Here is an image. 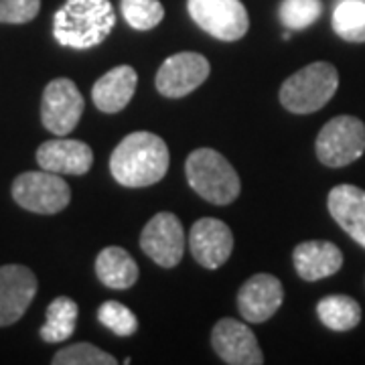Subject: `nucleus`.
Wrapping results in <instances>:
<instances>
[{"instance_id": "20", "label": "nucleus", "mask_w": 365, "mask_h": 365, "mask_svg": "<svg viewBox=\"0 0 365 365\" xmlns=\"http://www.w3.org/2000/svg\"><path fill=\"white\" fill-rule=\"evenodd\" d=\"M317 314L331 331H351L361 321V307L347 294H331L319 300Z\"/></svg>"}, {"instance_id": "5", "label": "nucleus", "mask_w": 365, "mask_h": 365, "mask_svg": "<svg viewBox=\"0 0 365 365\" xmlns=\"http://www.w3.org/2000/svg\"><path fill=\"white\" fill-rule=\"evenodd\" d=\"M314 148L325 167H347L365 153V124L355 116L333 118L321 128Z\"/></svg>"}, {"instance_id": "16", "label": "nucleus", "mask_w": 365, "mask_h": 365, "mask_svg": "<svg viewBox=\"0 0 365 365\" xmlns=\"http://www.w3.org/2000/svg\"><path fill=\"white\" fill-rule=\"evenodd\" d=\"M327 207L341 230L365 248V191L355 185H337L331 189Z\"/></svg>"}, {"instance_id": "24", "label": "nucleus", "mask_w": 365, "mask_h": 365, "mask_svg": "<svg viewBox=\"0 0 365 365\" xmlns=\"http://www.w3.org/2000/svg\"><path fill=\"white\" fill-rule=\"evenodd\" d=\"M280 21L290 31L307 29L319 21L323 14V2L321 0H282L280 4Z\"/></svg>"}, {"instance_id": "12", "label": "nucleus", "mask_w": 365, "mask_h": 365, "mask_svg": "<svg viewBox=\"0 0 365 365\" xmlns=\"http://www.w3.org/2000/svg\"><path fill=\"white\" fill-rule=\"evenodd\" d=\"M211 345L220 359L230 365H262V349L254 331L235 319H222L213 327Z\"/></svg>"}, {"instance_id": "1", "label": "nucleus", "mask_w": 365, "mask_h": 365, "mask_svg": "<svg viewBox=\"0 0 365 365\" xmlns=\"http://www.w3.org/2000/svg\"><path fill=\"white\" fill-rule=\"evenodd\" d=\"M167 143L153 132L138 130L124 136L110 157L112 177L122 187L140 189L158 182L169 170Z\"/></svg>"}, {"instance_id": "22", "label": "nucleus", "mask_w": 365, "mask_h": 365, "mask_svg": "<svg viewBox=\"0 0 365 365\" xmlns=\"http://www.w3.org/2000/svg\"><path fill=\"white\" fill-rule=\"evenodd\" d=\"M333 31L347 43H365V0H341L333 11Z\"/></svg>"}, {"instance_id": "11", "label": "nucleus", "mask_w": 365, "mask_h": 365, "mask_svg": "<svg viewBox=\"0 0 365 365\" xmlns=\"http://www.w3.org/2000/svg\"><path fill=\"white\" fill-rule=\"evenodd\" d=\"M37 294V276L21 264L0 266V327L16 323Z\"/></svg>"}, {"instance_id": "10", "label": "nucleus", "mask_w": 365, "mask_h": 365, "mask_svg": "<svg viewBox=\"0 0 365 365\" xmlns=\"http://www.w3.org/2000/svg\"><path fill=\"white\" fill-rule=\"evenodd\" d=\"M209 73L211 66L201 53H175L160 66L155 83L165 98H185L195 91L209 78Z\"/></svg>"}, {"instance_id": "15", "label": "nucleus", "mask_w": 365, "mask_h": 365, "mask_svg": "<svg viewBox=\"0 0 365 365\" xmlns=\"http://www.w3.org/2000/svg\"><path fill=\"white\" fill-rule=\"evenodd\" d=\"M37 163L55 175H86L93 165V153L86 143L71 138L47 140L37 148Z\"/></svg>"}, {"instance_id": "14", "label": "nucleus", "mask_w": 365, "mask_h": 365, "mask_svg": "<svg viewBox=\"0 0 365 365\" xmlns=\"http://www.w3.org/2000/svg\"><path fill=\"white\" fill-rule=\"evenodd\" d=\"M284 288L272 274H254L237 292V311L248 323H266L282 307Z\"/></svg>"}, {"instance_id": "26", "label": "nucleus", "mask_w": 365, "mask_h": 365, "mask_svg": "<svg viewBox=\"0 0 365 365\" xmlns=\"http://www.w3.org/2000/svg\"><path fill=\"white\" fill-rule=\"evenodd\" d=\"M53 365H116L118 361L110 353L98 349L90 343H76L55 353Z\"/></svg>"}, {"instance_id": "18", "label": "nucleus", "mask_w": 365, "mask_h": 365, "mask_svg": "<svg viewBox=\"0 0 365 365\" xmlns=\"http://www.w3.org/2000/svg\"><path fill=\"white\" fill-rule=\"evenodd\" d=\"M138 86V73L130 66H118L104 73L91 88L93 106L104 114H118L130 104Z\"/></svg>"}, {"instance_id": "6", "label": "nucleus", "mask_w": 365, "mask_h": 365, "mask_svg": "<svg viewBox=\"0 0 365 365\" xmlns=\"http://www.w3.org/2000/svg\"><path fill=\"white\" fill-rule=\"evenodd\" d=\"M14 201L26 211L53 215L59 213L71 201V189L61 175L49 170H29L19 175L13 182Z\"/></svg>"}, {"instance_id": "21", "label": "nucleus", "mask_w": 365, "mask_h": 365, "mask_svg": "<svg viewBox=\"0 0 365 365\" xmlns=\"http://www.w3.org/2000/svg\"><path fill=\"white\" fill-rule=\"evenodd\" d=\"M78 314L79 309L76 300H71L69 297H57L47 307V321L39 331L43 341L59 343V341L69 339L76 333Z\"/></svg>"}, {"instance_id": "17", "label": "nucleus", "mask_w": 365, "mask_h": 365, "mask_svg": "<svg viewBox=\"0 0 365 365\" xmlns=\"http://www.w3.org/2000/svg\"><path fill=\"white\" fill-rule=\"evenodd\" d=\"M294 270L302 280L314 282L337 274L343 266V252L333 242H302L292 252Z\"/></svg>"}, {"instance_id": "23", "label": "nucleus", "mask_w": 365, "mask_h": 365, "mask_svg": "<svg viewBox=\"0 0 365 365\" xmlns=\"http://www.w3.org/2000/svg\"><path fill=\"white\" fill-rule=\"evenodd\" d=\"M122 16L136 31H150L165 19L160 0H122Z\"/></svg>"}, {"instance_id": "27", "label": "nucleus", "mask_w": 365, "mask_h": 365, "mask_svg": "<svg viewBox=\"0 0 365 365\" xmlns=\"http://www.w3.org/2000/svg\"><path fill=\"white\" fill-rule=\"evenodd\" d=\"M41 11V0H0V23L25 25Z\"/></svg>"}, {"instance_id": "25", "label": "nucleus", "mask_w": 365, "mask_h": 365, "mask_svg": "<svg viewBox=\"0 0 365 365\" xmlns=\"http://www.w3.org/2000/svg\"><path fill=\"white\" fill-rule=\"evenodd\" d=\"M98 319L118 337H130L138 329V321L130 309L118 300H106L98 309Z\"/></svg>"}, {"instance_id": "3", "label": "nucleus", "mask_w": 365, "mask_h": 365, "mask_svg": "<svg viewBox=\"0 0 365 365\" xmlns=\"http://www.w3.org/2000/svg\"><path fill=\"white\" fill-rule=\"evenodd\" d=\"M187 181L193 187L197 195L213 205H230L234 203L242 182L230 160L213 148H197L185 163Z\"/></svg>"}, {"instance_id": "8", "label": "nucleus", "mask_w": 365, "mask_h": 365, "mask_svg": "<svg viewBox=\"0 0 365 365\" xmlns=\"http://www.w3.org/2000/svg\"><path fill=\"white\" fill-rule=\"evenodd\" d=\"M83 96L78 86L67 78H57L47 83L41 100V122L55 136H67L81 120Z\"/></svg>"}, {"instance_id": "19", "label": "nucleus", "mask_w": 365, "mask_h": 365, "mask_svg": "<svg viewBox=\"0 0 365 365\" xmlns=\"http://www.w3.org/2000/svg\"><path fill=\"white\" fill-rule=\"evenodd\" d=\"M96 274L104 287L114 288V290H128L136 284L140 270L126 250L110 246L98 254Z\"/></svg>"}, {"instance_id": "4", "label": "nucleus", "mask_w": 365, "mask_h": 365, "mask_svg": "<svg viewBox=\"0 0 365 365\" xmlns=\"http://www.w3.org/2000/svg\"><path fill=\"white\" fill-rule=\"evenodd\" d=\"M339 88V73L327 61L299 69L280 88V104L292 114H313L325 108Z\"/></svg>"}, {"instance_id": "9", "label": "nucleus", "mask_w": 365, "mask_h": 365, "mask_svg": "<svg viewBox=\"0 0 365 365\" xmlns=\"http://www.w3.org/2000/svg\"><path fill=\"white\" fill-rule=\"evenodd\" d=\"M140 248L150 260L157 262L163 268L177 266L182 260L185 252V230L181 220L169 211L157 213L144 225Z\"/></svg>"}, {"instance_id": "2", "label": "nucleus", "mask_w": 365, "mask_h": 365, "mask_svg": "<svg viewBox=\"0 0 365 365\" xmlns=\"http://www.w3.org/2000/svg\"><path fill=\"white\" fill-rule=\"evenodd\" d=\"M116 25L110 0H67L55 13L53 35L59 45L91 49L108 39Z\"/></svg>"}, {"instance_id": "13", "label": "nucleus", "mask_w": 365, "mask_h": 365, "mask_svg": "<svg viewBox=\"0 0 365 365\" xmlns=\"http://www.w3.org/2000/svg\"><path fill=\"white\" fill-rule=\"evenodd\" d=\"M191 254L203 268L215 270L230 260L234 252V234L227 223L215 217H203L193 223L189 234Z\"/></svg>"}, {"instance_id": "7", "label": "nucleus", "mask_w": 365, "mask_h": 365, "mask_svg": "<svg viewBox=\"0 0 365 365\" xmlns=\"http://www.w3.org/2000/svg\"><path fill=\"white\" fill-rule=\"evenodd\" d=\"M187 9L199 29L220 41H240L250 29L242 0H187Z\"/></svg>"}]
</instances>
